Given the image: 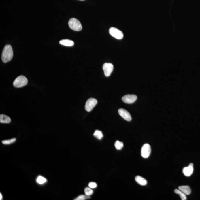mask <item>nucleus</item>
<instances>
[{
  "mask_svg": "<svg viewBox=\"0 0 200 200\" xmlns=\"http://www.w3.org/2000/svg\"><path fill=\"white\" fill-rule=\"evenodd\" d=\"M13 57L12 47L10 45H6L4 48L2 54V59L4 63L10 61Z\"/></svg>",
  "mask_w": 200,
  "mask_h": 200,
  "instance_id": "obj_1",
  "label": "nucleus"
},
{
  "mask_svg": "<svg viewBox=\"0 0 200 200\" xmlns=\"http://www.w3.org/2000/svg\"><path fill=\"white\" fill-rule=\"evenodd\" d=\"M84 192H85L86 195L89 196L92 195L93 193V190L91 189V188L89 187L85 188V190H84Z\"/></svg>",
  "mask_w": 200,
  "mask_h": 200,
  "instance_id": "obj_20",
  "label": "nucleus"
},
{
  "mask_svg": "<svg viewBox=\"0 0 200 200\" xmlns=\"http://www.w3.org/2000/svg\"><path fill=\"white\" fill-rule=\"evenodd\" d=\"M174 192L175 193L180 196L182 200H186L187 199L186 195L179 189H176Z\"/></svg>",
  "mask_w": 200,
  "mask_h": 200,
  "instance_id": "obj_15",
  "label": "nucleus"
},
{
  "mask_svg": "<svg viewBox=\"0 0 200 200\" xmlns=\"http://www.w3.org/2000/svg\"><path fill=\"white\" fill-rule=\"evenodd\" d=\"M61 45L67 46H73L74 43L71 40L68 39H63L59 41Z\"/></svg>",
  "mask_w": 200,
  "mask_h": 200,
  "instance_id": "obj_14",
  "label": "nucleus"
},
{
  "mask_svg": "<svg viewBox=\"0 0 200 200\" xmlns=\"http://www.w3.org/2000/svg\"><path fill=\"white\" fill-rule=\"evenodd\" d=\"M16 139L14 138L10 139V140H4L2 141V144L5 145H9L15 142Z\"/></svg>",
  "mask_w": 200,
  "mask_h": 200,
  "instance_id": "obj_19",
  "label": "nucleus"
},
{
  "mask_svg": "<svg viewBox=\"0 0 200 200\" xmlns=\"http://www.w3.org/2000/svg\"><path fill=\"white\" fill-rule=\"evenodd\" d=\"M68 25L70 28L73 30L80 31L82 29V25L77 19L75 18H71L68 22Z\"/></svg>",
  "mask_w": 200,
  "mask_h": 200,
  "instance_id": "obj_3",
  "label": "nucleus"
},
{
  "mask_svg": "<svg viewBox=\"0 0 200 200\" xmlns=\"http://www.w3.org/2000/svg\"><path fill=\"white\" fill-rule=\"evenodd\" d=\"M115 146L116 149L120 150L123 148V142L117 141H116L115 143Z\"/></svg>",
  "mask_w": 200,
  "mask_h": 200,
  "instance_id": "obj_18",
  "label": "nucleus"
},
{
  "mask_svg": "<svg viewBox=\"0 0 200 200\" xmlns=\"http://www.w3.org/2000/svg\"><path fill=\"white\" fill-rule=\"evenodd\" d=\"M103 70L104 74L106 76H109L112 73L114 69V66L112 63H105L103 66Z\"/></svg>",
  "mask_w": 200,
  "mask_h": 200,
  "instance_id": "obj_7",
  "label": "nucleus"
},
{
  "mask_svg": "<svg viewBox=\"0 0 200 200\" xmlns=\"http://www.w3.org/2000/svg\"><path fill=\"white\" fill-rule=\"evenodd\" d=\"M93 136L95 137L96 138L98 139L101 140L102 139L103 135L102 132L101 131L99 130H96L93 133Z\"/></svg>",
  "mask_w": 200,
  "mask_h": 200,
  "instance_id": "obj_16",
  "label": "nucleus"
},
{
  "mask_svg": "<svg viewBox=\"0 0 200 200\" xmlns=\"http://www.w3.org/2000/svg\"><path fill=\"white\" fill-rule=\"evenodd\" d=\"M109 33L112 36L118 39H121L123 38V32L117 28L111 27L109 29Z\"/></svg>",
  "mask_w": 200,
  "mask_h": 200,
  "instance_id": "obj_4",
  "label": "nucleus"
},
{
  "mask_svg": "<svg viewBox=\"0 0 200 200\" xmlns=\"http://www.w3.org/2000/svg\"><path fill=\"white\" fill-rule=\"evenodd\" d=\"M178 189L186 195H189L191 193L190 188L188 186H181L179 187Z\"/></svg>",
  "mask_w": 200,
  "mask_h": 200,
  "instance_id": "obj_11",
  "label": "nucleus"
},
{
  "mask_svg": "<svg viewBox=\"0 0 200 200\" xmlns=\"http://www.w3.org/2000/svg\"><path fill=\"white\" fill-rule=\"evenodd\" d=\"M46 181V179L41 176H39L37 178V180H36L37 182L40 185H42V184H45Z\"/></svg>",
  "mask_w": 200,
  "mask_h": 200,
  "instance_id": "obj_17",
  "label": "nucleus"
},
{
  "mask_svg": "<svg viewBox=\"0 0 200 200\" xmlns=\"http://www.w3.org/2000/svg\"><path fill=\"white\" fill-rule=\"evenodd\" d=\"M11 122V119L8 116L3 114H1L0 115V122L3 123H9Z\"/></svg>",
  "mask_w": 200,
  "mask_h": 200,
  "instance_id": "obj_13",
  "label": "nucleus"
},
{
  "mask_svg": "<svg viewBox=\"0 0 200 200\" xmlns=\"http://www.w3.org/2000/svg\"><path fill=\"white\" fill-rule=\"evenodd\" d=\"M98 103L97 100L95 99L90 98L88 99L86 103L85 109L86 111L89 112L95 107Z\"/></svg>",
  "mask_w": 200,
  "mask_h": 200,
  "instance_id": "obj_5",
  "label": "nucleus"
},
{
  "mask_svg": "<svg viewBox=\"0 0 200 200\" xmlns=\"http://www.w3.org/2000/svg\"><path fill=\"white\" fill-rule=\"evenodd\" d=\"M90 198V196L86 195H81L78 196L74 200H85L87 199Z\"/></svg>",
  "mask_w": 200,
  "mask_h": 200,
  "instance_id": "obj_21",
  "label": "nucleus"
},
{
  "mask_svg": "<svg viewBox=\"0 0 200 200\" xmlns=\"http://www.w3.org/2000/svg\"><path fill=\"white\" fill-rule=\"evenodd\" d=\"M137 97L135 95H127L123 96L122 99L124 103L127 104H132L135 102Z\"/></svg>",
  "mask_w": 200,
  "mask_h": 200,
  "instance_id": "obj_8",
  "label": "nucleus"
},
{
  "mask_svg": "<svg viewBox=\"0 0 200 200\" xmlns=\"http://www.w3.org/2000/svg\"><path fill=\"white\" fill-rule=\"evenodd\" d=\"M89 187L91 189H94L97 187V185L95 182H91L89 184Z\"/></svg>",
  "mask_w": 200,
  "mask_h": 200,
  "instance_id": "obj_22",
  "label": "nucleus"
},
{
  "mask_svg": "<svg viewBox=\"0 0 200 200\" xmlns=\"http://www.w3.org/2000/svg\"><path fill=\"white\" fill-rule=\"evenodd\" d=\"M28 80L25 76L20 75L18 76L13 82V85L16 88H21L28 84Z\"/></svg>",
  "mask_w": 200,
  "mask_h": 200,
  "instance_id": "obj_2",
  "label": "nucleus"
},
{
  "mask_svg": "<svg viewBox=\"0 0 200 200\" xmlns=\"http://www.w3.org/2000/svg\"><path fill=\"white\" fill-rule=\"evenodd\" d=\"M151 147L149 144H144L141 149V156L145 158H148L151 153Z\"/></svg>",
  "mask_w": 200,
  "mask_h": 200,
  "instance_id": "obj_6",
  "label": "nucleus"
},
{
  "mask_svg": "<svg viewBox=\"0 0 200 200\" xmlns=\"http://www.w3.org/2000/svg\"><path fill=\"white\" fill-rule=\"evenodd\" d=\"M193 164L190 163L187 167H184L183 169V173L185 176H190L193 174Z\"/></svg>",
  "mask_w": 200,
  "mask_h": 200,
  "instance_id": "obj_10",
  "label": "nucleus"
},
{
  "mask_svg": "<svg viewBox=\"0 0 200 200\" xmlns=\"http://www.w3.org/2000/svg\"><path fill=\"white\" fill-rule=\"evenodd\" d=\"M118 113H119V115L124 120L128 121H130L132 120V117H131L130 114L124 109H119L118 110Z\"/></svg>",
  "mask_w": 200,
  "mask_h": 200,
  "instance_id": "obj_9",
  "label": "nucleus"
},
{
  "mask_svg": "<svg viewBox=\"0 0 200 200\" xmlns=\"http://www.w3.org/2000/svg\"><path fill=\"white\" fill-rule=\"evenodd\" d=\"M80 1H84V0H80Z\"/></svg>",
  "mask_w": 200,
  "mask_h": 200,
  "instance_id": "obj_24",
  "label": "nucleus"
},
{
  "mask_svg": "<svg viewBox=\"0 0 200 200\" xmlns=\"http://www.w3.org/2000/svg\"><path fill=\"white\" fill-rule=\"evenodd\" d=\"M3 199V197H2V194H1V193H0V200H2Z\"/></svg>",
  "mask_w": 200,
  "mask_h": 200,
  "instance_id": "obj_23",
  "label": "nucleus"
},
{
  "mask_svg": "<svg viewBox=\"0 0 200 200\" xmlns=\"http://www.w3.org/2000/svg\"><path fill=\"white\" fill-rule=\"evenodd\" d=\"M135 180L137 184L141 186H145L147 184V180L145 178L140 176H136L135 178Z\"/></svg>",
  "mask_w": 200,
  "mask_h": 200,
  "instance_id": "obj_12",
  "label": "nucleus"
}]
</instances>
